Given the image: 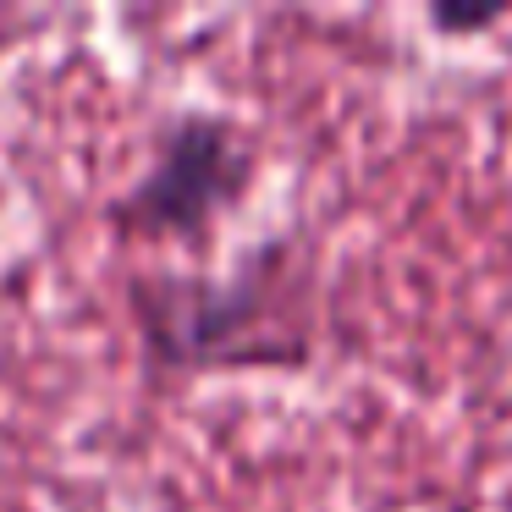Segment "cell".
Masks as SVG:
<instances>
[{"instance_id": "6da1fadb", "label": "cell", "mask_w": 512, "mask_h": 512, "mask_svg": "<svg viewBox=\"0 0 512 512\" xmlns=\"http://www.w3.org/2000/svg\"><path fill=\"white\" fill-rule=\"evenodd\" d=\"M248 171H254V160H248L237 122L210 111H182L160 127L149 166L111 204V215L127 232L188 243V237L210 232L215 215L232 210L237 193L248 188Z\"/></svg>"}, {"instance_id": "7a4b0ae2", "label": "cell", "mask_w": 512, "mask_h": 512, "mask_svg": "<svg viewBox=\"0 0 512 512\" xmlns=\"http://www.w3.org/2000/svg\"><path fill=\"white\" fill-rule=\"evenodd\" d=\"M501 17H507V6H430V28L435 34H485V28H496Z\"/></svg>"}]
</instances>
